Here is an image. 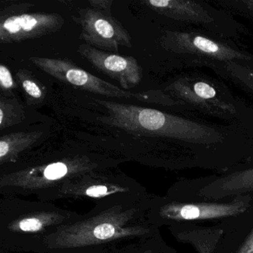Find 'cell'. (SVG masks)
Returning <instances> with one entry per match:
<instances>
[{
	"label": "cell",
	"mask_w": 253,
	"mask_h": 253,
	"mask_svg": "<svg viewBox=\"0 0 253 253\" xmlns=\"http://www.w3.org/2000/svg\"><path fill=\"white\" fill-rule=\"evenodd\" d=\"M152 197L112 198L59 229L47 241L46 253H118L156 235L148 218Z\"/></svg>",
	"instance_id": "obj_1"
},
{
	"label": "cell",
	"mask_w": 253,
	"mask_h": 253,
	"mask_svg": "<svg viewBox=\"0 0 253 253\" xmlns=\"http://www.w3.org/2000/svg\"><path fill=\"white\" fill-rule=\"evenodd\" d=\"M121 161L85 152L41 157L1 169L0 195L30 196L51 202L65 182L90 171L115 167Z\"/></svg>",
	"instance_id": "obj_2"
},
{
	"label": "cell",
	"mask_w": 253,
	"mask_h": 253,
	"mask_svg": "<svg viewBox=\"0 0 253 253\" xmlns=\"http://www.w3.org/2000/svg\"><path fill=\"white\" fill-rule=\"evenodd\" d=\"M81 216L51 202L1 197L0 250L11 253H46L48 238Z\"/></svg>",
	"instance_id": "obj_3"
},
{
	"label": "cell",
	"mask_w": 253,
	"mask_h": 253,
	"mask_svg": "<svg viewBox=\"0 0 253 253\" xmlns=\"http://www.w3.org/2000/svg\"><path fill=\"white\" fill-rule=\"evenodd\" d=\"M107 112L103 124L135 135L170 137L188 141L217 140L215 130L157 109L95 99Z\"/></svg>",
	"instance_id": "obj_4"
},
{
	"label": "cell",
	"mask_w": 253,
	"mask_h": 253,
	"mask_svg": "<svg viewBox=\"0 0 253 253\" xmlns=\"http://www.w3.org/2000/svg\"><path fill=\"white\" fill-rule=\"evenodd\" d=\"M30 61L45 73L65 84H70L80 89L108 97L136 99L139 101L171 105L173 100L161 91L133 93L100 79L98 77L81 69L67 59L49 57H30Z\"/></svg>",
	"instance_id": "obj_5"
},
{
	"label": "cell",
	"mask_w": 253,
	"mask_h": 253,
	"mask_svg": "<svg viewBox=\"0 0 253 253\" xmlns=\"http://www.w3.org/2000/svg\"><path fill=\"white\" fill-rule=\"evenodd\" d=\"M110 169L90 171L69 179L57 189L52 201L87 199L94 204L115 198H143L149 195L137 180Z\"/></svg>",
	"instance_id": "obj_6"
},
{
	"label": "cell",
	"mask_w": 253,
	"mask_h": 253,
	"mask_svg": "<svg viewBox=\"0 0 253 253\" xmlns=\"http://www.w3.org/2000/svg\"><path fill=\"white\" fill-rule=\"evenodd\" d=\"M34 4L20 3L0 12V42L15 43L42 38L59 32L65 24L56 13L28 12Z\"/></svg>",
	"instance_id": "obj_7"
},
{
	"label": "cell",
	"mask_w": 253,
	"mask_h": 253,
	"mask_svg": "<svg viewBox=\"0 0 253 253\" xmlns=\"http://www.w3.org/2000/svg\"><path fill=\"white\" fill-rule=\"evenodd\" d=\"M248 207L249 199L236 200L229 204H180L152 198L148 218L158 227L169 222L230 217L244 212Z\"/></svg>",
	"instance_id": "obj_8"
},
{
	"label": "cell",
	"mask_w": 253,
	"mask_h": 253,
	"mask_svg": "<svg viewBox=\"0 0 253 253\" xmlns=\"http://www.w3.org/2000/svg\"><path fill=\"white\" fill-rule=\"evenodd\" d=\"M74 20L80 25V39L87 45L104 51L119 52L121 46L132 48V41L128 31L112 14L92 8L79 10Z\"/></svg>",
	"instance_id": "obj_9"
},
{
	"label": "cell",
	"mask_w": 253,
	"mask_h": 253,
	"mask_svg": "<svg viewBox=\"0 0 253 253\" xmlns=\"http://www.w3.org/2000/svg\"><path fill=\"white\" fill-rule=\"evenodd\" d=\"M165 49L177 54H191L225 62L253 61V57L230 48L223 42L196 33L167 32L161 39Z\"/></svg>",
	"instance_id": "obj_10"
},
{
	"label": "cell",
	"mask_w": 253,
	"mask_h": 253,
	"mask_svg": "<svg viewBox=\"0 0 253 253\" xmlns=\"http://www.w3.org/2000/svg\"><path fill=\"white\" fill-rule=\"evenodd\" d=\"M78 51L93 67L116 81L126 91L141 81L142 69L134 57L102 51L85 43L80 45Z\"/></svg>",
	"instance_id": "obj_11"
},
{
	"label": "cell",
	"mask_w": 253,
	"mask_h": 253,
	"mask_svg": "<svg viewBox=\"0 0 253 253\" xmlns=\"http://www.w3.org/2000/svg\"><path fill=\"white\" fill-rule=\"evenodd\" d=\"M166 91L183 101L201 107L212 114H234L235 107L223 100L217 88L205 80L187 78L177 80L170 84Z\"/></svg>",
	"instance_id": "obj_12"
},
{
	"label": "cell",
	"mask_w": 253,
	"mask_h": 253,
	"mask_svg": "<svg viewBox=\"0 0 253 253\" xmlns=\"http://www.w3.org/2000/svg\"><path fill=\"white\" fill-rule=\"evenodd\" d=\"M143 4L160 15L177 21L210 24L214 17L200 2L185 0H146Z\"/></svg>",
	"instance_id": "obj_13"
},
{
	"label": "cell",
	"mask_w": 253,
	"mask_h": 253,
	"mask_svg": "<svg viewBox=\"0 0 253 253\" xmlns=\"http://www.w3.org/2000/svg\"><path fill=\"white\" fill-rule=\"evenodd\" d=\"M42 131H18L2 136L0 139L1 169L20 162L24 152L32 148L42 136Z\"/></svg>",
	"instance_id": "obj_14"
},
{
	"label": "cell",
	"mask_w": 253,
	"mask_h": 253,
	"mask_svg": "<svg viewBox=\"0 0 253 253\" xmlns=\"http://www.w3.org/2000/svg\"><path fill=\"white\" fill-rule=\"evenodd\" d=\"M204 190L207 198H221L253 191V168L218 179Z\"/></svg>",
	"instance_id": "obj_15"
},
{
	"label": "cell",
	"mask_w": 253,
	"mask_h": 253,
	"mask_svg": "<svg viewBox=\"0 0 253 253\" xmlns=\"http://www.w3.org/2000/svg\"><path fill=\"white\" fill-rule=\"evenodd\" d=\"M23 105L15 97L2 95L0 98V130L18 125L26 120Z\"/></svg>",
	"instance_id": "obj_16"
},
{
	"label": "cell",
	"mask_w": 253,
	"mask_h": 253,
	"mask_svg": "<svg viewBox=\"0 0 253 253\" xmlns=\"http://www.w3.org/2000/svg\"><path fill=\"white\" fill-rule=\"evenodd\" d=\"M16 78L21 86L28 104L38 105L42 103L46 96L45 87L26 69L16 72Z\"/></svg>",
	"instance_id": "obj_17"
},
{
	"label": "cell",
	"mask_w": 253,
	"mask_h": 253,
	"mask_svg": "<svg viewBox=\"0 0 253 253\" xmlns=\"http://www.w3.org/2000/svg\"><path fill=\"white\" fill-rule=\"evenodd\" d=\"M226 69L231 77L238 82L253 91V67L250 65L239 62H228Z\"/></svg>",
	"instance_id": "obj_18"
},
{
	"label": "cell",
	"mask_w": 253,
	"mask_h": 253,
	"mask_svg": "<svg viewBox=\"0 0 253 253\" xmlns=\"http://www.w3.org/2000/svg\"><path fill=\"white\" fill-rule=\"evenodd\" d=\"M118 253H166V252L155 235L130 244Z\"/></svg>",
	"instance_id": "obj_19"
},
{
	"label": "cell",
	"mask_w": 253,
	"mask_h": 253,
	"mask_svg": "<svg viewBox=\"0 0 253 253\" xmlns=\"http://www.w3.org/2000/svg\"><path fill=\"white\" fill-rule=\"evenodd\" d=\"M0 87L6 97H8V94H11L13 90L17 87L11 71L4 64L0 65Z\"/></svg>",
	"instance_id": "obj_20"
},
{
	"label": "cell",
	"mask_w": 253,
	"mask_h": 253,
	"mask_svg": "<svg viewBox=\"0 0 253 253\" xmlns=\"http://www.w3.org/2000/svg\"><path fill=\"white\" fill-rule=\"evenodd\" d=\"M88 3L91 5V8L94 9L112 14L111 8L113 4L112 0H89Z\"/></svg>",
	"instance_id": "obj_21"
},
{
	"label": "cell",
	"mask_w": 253,
	"mask_h": 253,
	"mask_svg": "<svg viewBox=\"0 0 253 253\" xmlns=\"http://www.w3.org/2000/svg\"><path fill=\"white\" fill-rule=\"evenodd\" d=\"M238 253H253V231L242 244Z\"/></svg>",
	"instance_id": "obj_22"
},
{
	"label": "cell",
	"mask_w": 253,
	"mask_h": 253,
	"mask_svg": "<svg viewBox=\"0 0 253 253\" xmlns=\"http://www.w3.org/2000/svg\"><path fill=\"white\" fill-rule=\"evenodd\" d=\"M241 3L242 4L243 8H245L247 12L253 15V0H244L241 1Z\"/></svg>",
	"instance_id": "obj_23"
},
{
	"label": "cell",
	"mask_w": 253,
	"mask_h": 253,
	"mask_svg": "<svg viewBox=\"0 0 253 253\" xmlns=\"http://www.w3.org/2000/svg\"><path fill=\"white\" fill-rule=\"evenodd\" d=\"M0 253H8V252L5 251V250H0Z\"/></svg>",
	"instance_id": "obj_24"
}]
</instances>
